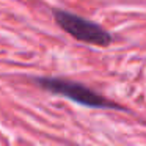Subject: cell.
Here are the masks:
<instances>
[{
	"instance_id": "2",
	"label": "cell",
	"mask_w": 146,
	"mask_h": 146,
	"mask_svg": "<svg viewBox=\"0 0 146 146\" xmlns=\"http://www.w3.org/2000/svg\"><path fill=\"white\" fill-rule=\"evenodd\" d=\"M55 21L64 32H68L72 38L79 39L82 42L101 46V47H105L111 42V36L107 30H104L98 24L90 22V21L76 16L72 13L55 11Z\"/></svg>"
},
{
	"instance_id": "1",
	"label": "cell",
	"mask_w": 146,
	"mask_h": 146,
	"mask_svg": "<svg viewBox=\"0 0 146 146\" xmlns=\"http://www.w3.org/2000/svg\"><path fill=\"white\" fill-rule=\"evenodd\" d=\"M38 83L44 90L55 94H61L77 104L86 105V107H94V108H115V110H123L119 105L104 99L101 94L94 93L88 86L80 85L76 82L69 80H61V79H39Z\"/></svg>"
}]
</instances>
